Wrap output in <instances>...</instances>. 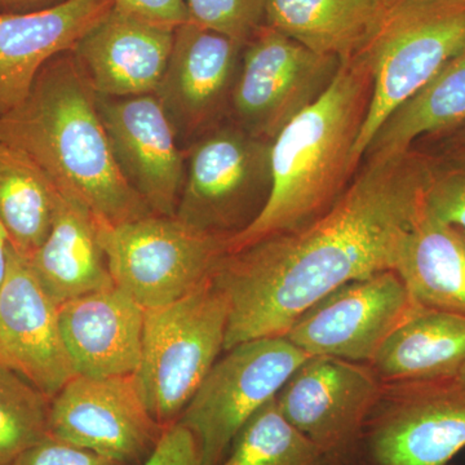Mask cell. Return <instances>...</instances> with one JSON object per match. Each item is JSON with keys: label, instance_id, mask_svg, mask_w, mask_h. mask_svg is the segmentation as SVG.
I'll list each match as a JSON object with an SVG mask.
<instances>
[{"label": "cell", "instance_id": "cell-19", "mask_svg": "<svg viewBox=\"0 0 465 465\" xmlns=\"http://www.w3.org/2000/svg\"><path fill=\"white\" fill-rule=\"evenodd\" d=\"M61 335L76 375L136 374L142 360L145 311L113 286L58 307Z\"/></svg>", "mask_w": 465, "mask_h": 465}, {"label": "cell", "instance_id": "cell-8", "mask_svg": "<svg viewBox=\"0 0 465 465\" xmlns=\"http://www.w3.org/2000/svg\"><path fill=\"white\" fill-rule=\"evenodd\" d=\"M465 50V8L388 14L365 51L371 67V97L354 161L360 166L379 128Z\"/></svg>", "mask_w": 465, "mask_h": 465}, {"label": "cell", "instance_id": "cell-13", "mask_svg": "<svg viewBox=\"0 0 465 465\" xmlns=\"http://www.w3.org/2000/svg\"><path fill=\"white\" fill-rule=\"evenodd\" d=\"M418 308L400 275L385 271L332 291L284 336L309 356L370 365L391 333Z\"/></svg>", "mask_w": 465, "mask_h": 465}, {"label": "cell", "instance_id": "cell-15", "mask_svg": "<svg viewBox=\"0 0 465 465\" xmlns=\"http://www.w3.org/2000/svg\"><path fill=\"white\" fill-rule=\"evenodd\" d=\"M0 366L51 400L76 375L61 335L58 305L12 247L0 286Z\"/></svg>", "mask_w": 465, "mask_h": 465}, {"label": "cell", "instance_id": "cell-18", "mask_svg": "<svg viewBox=\"0 0 465 465\" xmlns=\"http://www.w3.org/2000/svg\"><path fill=\"white\" fill-rule=\"evenodd\" d=\"M113 7V0H65L39 11L0 14V116L20 106L43 66L74 50Z\"/></svg>", "mask_w": 465, "mask_h": 465}, {"label": "cell", "instance_id": "cell-21", "mask_svg": "<svg viewBox=\"0 0 465 465\" xmlns=\"http://www.w3.org/2000/svg\"><path fill=\"white\" fill-rule=\"evenodd\" d=\"M384 0H266L265 25L309 50L347 61L384 25Z\"/></svg>", "mask_w": 465, "mask_h": 465}, {"label": "cell", "instance_id": "cell-25", "mask_svg": "<svg viewBox=\"0 0 465 465\" xmlns=\"http://www.w3.org/2000/svg\"><path fill=\"white\" fill-rule=\"evenodd\" d=\"M465 122V50L382 124L365 157L400 154L420 137Z\"/></svg>", "mask_w": 465, "mask_h": 465}, {"label": "cell", "instance_id": "cell-9", "mask_svg": "<svg viewBox=\"0 0 465 465\" xmlns=\"http://www.w3.org/2000/svg\"><path fill=\"white\" fill-rule=\"evenodd\" d=\"M341 61L262 26L242 52L231 105L244 131L272 142L326 92Z\"/></svg>", "mask_w": 465, "mask_h": 465}, {"label": "cell", "instance_id": "cell-3", "mask_svg": "<svg viewBox=\"0 0 465 465\" xmlns=\"http://www.w3.org/2000/svg\"><path fill=\"white\" fill-rule=\"evenodd\" d=\"M365 51L341 61L326 92L271 142V192L259 215L228 238L229 252L296 231L338 201L354 171V148L371 97Z\"/></svg>", "mask_w": 465, "mask_h": 465}, {"label": "cell", "instance_id": "cell-36", "mask_svg": "<svg viewBox=\"0 0 465 465\" xmlns=\"http://www.w3.org/2000/svg\"><path fill=\"white\" fill-rule=\"evenodd\" d=\"M458 381L465 382V363L461 366L460 371L458 372L457 378Z\"/></svg>", "mask_w": 465, "mask_h": 465}, {"label": "cell", "instance_id": "cell-7", "mask_svg": "<svg viewBox=\"0 0 465 465\" xmlns=\"http://www.w3.org/2000/svg\"><path fill=\"white\" fill-rule=\"evenodd\" d=\"M217 360L180 415L206 465H219L243 425L283 385L309 354L286 336L241 342Z\"/></svg>", "mask_w": 465, "mask_h": 465}, {"label": "cell", "instance_id": "cell-6", "mask_svg": "<svg viewBox=\"0 0 465 465\" xmlns=\"http://www.w3.org/2000/svg\"><path fill=\"white\" fill-rule=\"evenodd\" d=\"M185 158L177 219L232 237L259 215L271 192V142L237 124L219 125L193 143Z\"/></svg>", "mask_w": 465, "mask_h": 465}, {"label": "cell", "instance_id": "cell-14", "mask_svg": "<svg viewBox=\"0 0 465 465\" xmlns=\"http://www.w3.org/2000/svg\"><path fill=\"white\" fill-rule=\"evenodd\" d=\"M97 106L125 182L153 213L174 216L186 158L161 101L155 94L97 96Z\"/></svg>", "mask_w": 465, "mask_h": 465}, {"label": "cell", "instance_id": "cell-38", "mask_svg": "<svg viewBox=\"0 0 465 465\" xmlns=\"http://www.w3.org/2000/svg\"><path fill=\"white\" fill-rule=\"evenodd\" d=\"M461 146L465 149V134H463V139H461Z\"/></svg>", "mask_w": 465, "mask_h": 465}, {"label": "cell", "instance_id": "cell-20", "mask_svg": "<svg viewBox=\"0 0 465 465\" xmlns=\"http://www.w3.org/2000/svg\"><path fill=\"white\" fill-rule=\"evenodd\" d=\"M26 260L43 290L58 307L114 286L101 246L99 222L84 204L64 194L47 238Z\"/></svg>", "mask_w": 465, "mask_h": 465}, {"label": "cell", "instance_id": "cell-17", "mask_svg": "<svg viewBox=\"0 0 465 465\" xmlns=\"http://www.w3.org/2000/svg\"><path fill=\"white\" fill-rule=\"evenodd\" d=\"M173 34L171 27L114 5L72 52L97 96L154 94L166 72Z\"/></svg>", "mask_w": 465, "mask_h": 465}, {"label": "cell", "instance_id": "cell-12", "mask_svg": "<svg viewBox=\"0 0 465 465\" xmlns=\"http://www.w3.org/2000/svg\"><path fill=\"white\" fill-rule=\"evenodd\" d=\"M163 430L143 403L134 375H75L51 400V437L125 465L143 464Z\"/></svg>", "mask_w": 465, "mask_h": 465}, {"label": "cell", "instance_id": "cell-4", "mask_svg": "<svg viewBox=\"0 0 465 465\" xmlns=\"http://www.w3.org/2000/svg\"><path fill=\"white\" fill-rule=\"evenodd\" d=\"M229 302L215 275L166 307L145 311L142 360L134 374L159 424L179 420L224 351Z\"/></svg>", "mask_w": 465, "mask_h": 465}, {"label": "cell", "instance_id": "cell-2", "mask_svg": "<svg viewBox=\"0 0 465 465\" xmlns=\"http://www.w3.org/2000/svg\"><path fill=\"white\" fill-rule=\"evenodd\" d=\"M0 139L26 153L61 194L84 204L100 225L153 213L119 171L97 94L72 51L48 61L25 101L0 116Z\"/></svg>", "mask_w": 465, "mask_h": 465}, {"label": "cell", "instance_id": "cell-23", "mask_svg": "<svg viewBox=\"0 0 465 465\" xmlns=\"http://www.w3.org/2000/svg\"><path fill=\"white\" fill-rule=\"evenodd\" d=\"M394 272L418 307L465 316V232L423 213L407 234Z\"/></svg>", "mask_w": 465, "mask_h": 465}, {"label": "cell", "instance_id": "cell-34", "mask_svg": "<svg viewBox=\"0 0 465 465\" xmlns=\"http://www.w3.org/2000/svg\"><path fill=\"white\" fill-rule=\"evenodd\" d=\"M65 0H0V14H25L54 7Z\"/></svg>", "mask_w": 465, "mask_h": 465}, {"label": "cell", "instance_id": "cell-27", "mask_svg": "<svg viewBox=\"0 0 465 465\" xmlns=\"http://www.w3.org/2000/svg\"><path fill=\"white\" fill-rule=\"evenodd\" d=\"M50 397L0 366V465L50 437Z\"/></svg>", "mask_w": 465, "mask_h": 465}, {"label": "cell", "instance_id": "cell-10", "mask_svg": "<svg viewBox=\"0 0 465 465\" xmlns=\"http://www.w3.org/2000/svg\"><path fill=\"white\" fill-rule=\"evenodd\" d=\"M362 443L374 465H450L465 449V382H384Z\"/></svg>", "mask_w": 465, "mask_h": 465}, {"label": "cell", "instance_id": "cell-32", "mask_svg": "<svg viewBox=\"0 0 465 465\" xmlns=\"http://www.w3.org/2000/svg\"><path fill=\"white\" fill-rule=\"evenodd\" d=\"M113 3L128 14L171 29L191 21L185 0H113Z\"/></svg>", "mask_w": 465, "mask_h": 465}, {"label": "cell", "instance_id": "cell-22", "mask_svg": "<svg viewBox=\"0 0 465 465\" xmlns=\"http://www.w3.org/2000/svg\"><path fill=\"white\" fill-rule=\"evenodd\" d=\"M465 363V316L418 308L370 365L387 384L457 378Z\"/></svg>", "mask_w": 465, "mask_h": 465}, {"label": "cell", "instance_id": "cell-33", "mask_svg": "<svg viewBox=\"0 0 465 465\" xmlns=\"http://www.w3.org/2000/svg\"><path fill=\"white\" fill-rule=\"evenodd\" d=\"M465 8V0H397L391 5L390 14L405 12H440Z\"/></svg>", "mask_w": 465, "mask_h": 465}, {"label": "cell", "instance_id": "cell-29", "mask_svg": "<svg viewBox=\"0 0 465 465\" xmlns=\"http://www.w3.org/2000/svg\"><path fill=\"white\" fill-rule=\"evenodd\" d=\"M423 211L433 222L465 232V159L449 167L432 166Z\"/></svg>", "mask_w": 465, "mask_h": 465}, {"label": "cell", "instance_id": "cell-28", "mask_svg": "<svg viewBox=\"0 0 465 465\" xmlns=\"http://www.w3.org/2000/svg\"><path fill=\"white\" fill-rule=\"evenodd\" d=\"M191 21L246 45L265 25L266 0H185Z\"/></svg>", "mask_w": 465, "mask_h": 465}, {"label": "cell", "instance_id": "cell-1", "mask_svg": "<svg viewBox=\"0 0 465 465\" xmlns=\"http://www.w3.org/2000/svg\"><path fill=\"white\" fill-rule=\"evenodd\" d=\"M432 164L411 150L367 157L322 215L228 252L215 273L229 302L224 351L284 336L302 313L353 281L394 271L423 213Z\"/></svg>", "mask_w": 465, "mask_h": 465}, {"label": "cell", "instance_id": "cell-35", "mask_svg": "<svg viewBox=\"0 0 465 465\" xmlns=\"http://www.w3.org/2000/svg\"><path fill=\"white\" fill-rule=\"evenodd\" d=\"M9 251H11V243H9L7 232L0 224V286L7 274Z\"/></svg>", "mask_w": 465, "mask_h": 465}, {"label": "cell", "instance_id": "cell-31", "mask_svg": "<svg viewBox=\"0 0 465 465\" xmlns=\"http://www.w3.org/2000/svg\"><path fill=\"white\" fill-rule=\"evenodd\" d=\"M140 465H206L200 445L188 428L179 421L164 427L157 446Z\"/></svg>", "mask_w": 465, "mask_h": 465}, {"label": "cell", "instance_id": "cell-26", "mask_svg": "<svg viewBox=\"0 0 465 465\" xmlns=\"http://www.w3.org/2000/svg\"><path fill=\"white\" fill-rule=\"evenodd\" d=\"M219 465H330L320 449L269 401L243 425Z\"/></svg>", "mask_w": 465, "mask_h": 465}, {"label": "cell", "instance_id": "cell-16", "mask_svg": "<svg viewBox=\"0 0 465 465\" xmlns=\"http://www.w3.org/2000/svg\"><path fill=\"white\" fill-rule=\"evenodd\" d=\"M243 47L193 21L174 29L166 72L154 94L177 136L210 130L231 101Z\"/></svg>", "mask_w": 465, "mask_h": 465}, {"label": "cell", "instance_id": "cell-30", "mask_svg": "<svg viewBox=\"0 0 465 465\" xmlns=\"http://www.w3.org/2000/svg\"><path fill=\"white\" fill-rule=\"evenodd\" d=\"M9 465H125L91 450L47 437L18 455Z\"/></svg>", "mask_w": 465, "mask_h": 465}, {"label": "cell", "instance_id": "cell-11", "mask_svg": "<svg viewBox=\"0 0 465 465\" xmlns=\"http://www.w3.org/2000/svg\"><path fill=\"white\" fill-rule=\"evenodd\" d=\"M384 381L369 363L311 356L277 394L284 418L322 451L330 465L351 460Z\"/></svg>", "mask_w": 465, "mask_h": 465}, {"label": "cell", "instance_id": "cell-5", "mask_svg": "<svg viewBox=\"0 0 465 465\" xmlns=\"http://www.w3.org/2000/svg\"><path fill=\"white\" fill-rule=\"evenodd\" d=\"M228 238L155 213L100 225L114 286L143 311L173 304L211 280L229 252Z\"/></svg>", "mask_w": 465, "mask_h": 465}, {"label": "cell", "instance_id": "cell-24", "mask_svg": "<svg viewBox=\"0 0 465 465\" xmlns=\"http://www.w3.org/2000/svg\"><path fill=\"white\" fill-rule=\"evenodd\" d=\"M61 193L26 153L0 139V224L12 249L30 259L47 238Z\"/></svg>", "mask_w": 465, "mask_h": 465}, {"label": "cell", "instance_id": "cell-37", "mask_svg": "<svg viewBox=\"0 0 465 465\" xmlns=\"http://www.w3.org/2000/svg\"><path fill=\"white\" fill-rule=\"evenodd\" d=\"M385 3H387L388 7L391 8V5H393V3H396L397 0H384Z\"/></svg>", "mask_w": 465, "mask_h": 465}]
</instances>
